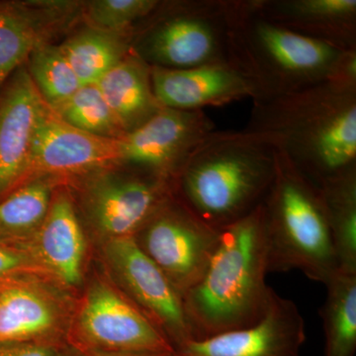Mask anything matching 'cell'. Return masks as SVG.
Returning a JSON list of instances; mask_svg holds the SVG:
<instances>
[{"label":"cell","instance_id":"cell-1","mask_svg":"<svg viewBox=\"0 0 356 356\" xmlns=\"http://www.w3.org/2000/svg\"><path fill=\"white\" fill-rule=\"evenodd\" d=\"M243 130L266 140L318 186L356 166V79L254 100Z\"/></svg>","mask_w":356,"mask_h":356},{"label":"cell","instance_id":"cell-2","mask_svg":"<svg viewBox=\"0 0 356 356\" xmlns=\"http://www.w3.org/2000/svg\"><path fill=\"white\" fill-rule=\"evenodd\" d=\"M268 248L261 204L221 229L216 252L201 280L184 296L192 341L257 324L274 290L266 282Z\"/></svg>","mask_w":356,"mask_h":356},{"label":"cell","instance_id":"cell-3","mask_svg":"<svg viewBox=\"0 0 356 356\" xmlns=\"http://www.w3.org/2000/svg\"><path fill=\"white\" fill-rule=\"evenodd\" d=\"M229 62L247 74L262 98L331 81L356 79V51L341 50L268 19L255 0H225Z\"/></svg>","mask_w":356,"mask_h":356},{"label":"cell","instance_id":"cell-4","mask_svg":"<svg viewBox=\"0 0 356 356\" xmlns=\"http://www.w3.org/2000/svg\"><path fill=\"white\" fill-rule=\"evenodd\" d=\"M275 166L276 149L259 136L213 131L185 161L173 191L204 222L221 231L261 205Z\"/></svg>","mask_w":356,"mask_h":356},{"label":"cell","instance_id":"cell-5","mask_svg":"<svg viewBox=\"0 0 356 356\" xmlns=\"http://www.w3.org/2000/svg\"><path fill=\"white\" fill-rule=\"evenodd\" d=\"M261 207L269 273L299 270L325 285L339 269L322 194L278 151Z\"/></svg>","mask_w":356,"mask_h":356},{"label":"cell","instance_id":"cell-6","mask_svg":"<svg viewBox=\"0 0 356 356\" xmlns=\"http://www.w3.org/2000/svg\"><path fill=\"white\" fill-rule=\"evenodd\" d=\"M140 23L144 27L134 32L132 49L151 67L185 70L229 60L225 0L159 1Z\"/></svg>","mask_w":356,"mask_h":356},{"label":"cell","instance_id":"cell-7","mask_svg":"<svg viewBox=\"0 0 356 356\" xmlns=\"http://www.w3.org/2000/svg\"><path fill=\"white\" fill-rule=\"evenodd\" d=\"M67 346L81 353L177 351L133 301L102 280L93 281L84 293Z\"/></svg>","mask_w":356,"mask_h":356},{"label":"cell","instance_id":"cell-8","mask_svg":"<svg viewBox=\"0 0 356 356\" xmlns=\"http://www.w3.org/2000/svg\"><path fill=\"white\" fill-rule=\"evenodd\" d=\"M134 236L184 299L209 266L221 231L204 222L173 193Z\"/></svg>","mask_w":356,"mask_h":356},{"label":"cell","instance_id":"cell-9","mask_svg":"<svg viewBox=\"0 0 356 356\" xmlns=\"http://www.w3.org/2000/svg\"><path fill=\"white\" fill-rule=\"evenodd\" d=\"M83 178L84 210L106 240L135 236L175 193L172 182L139 172L107 170Z\"/></svg>","mask_w":356,"mask_h":356},{"label":"cell","instance_id":"cell-10","mask_svg":"<svg viewBox=\"0 0 356 356\" xmlns=\"http://www.w3.org/2000/svg\"><path fill=\"white\" fill-rule=\"evenodd\" d=\"M121 165L119 139L99 137L72 127L44 102L23 184L38 177L57 180L86 177Z\"/></svg>","mask_w":356,"mask_h":356},{"label":"cell","instance_id":"cell-11","mask_svg":"<svg viewBox=\"0 0 356 356\" xmlns=\"http://www.w3.org/2000/svg\"><path fill=\"white\" fill-rule=\"evenodd\" d=\"M213 131L214 122L204 110L161 107L119 139L122 165L173 184L189 154Z\"/></svg>","mask_w":356,"mask_h":356},{"label":"cell","instance_id":"cell-12","mask_svg":"<svg viewBox=\"0 0 356 356\" xmlns=\"http://www.w3.org/2000/svg\"><path fill=\"white\" fill-rule=\"evenodd\" d=\"M105 257L126 296L165 334L175 350L192 341L184 300L135 236L105 241Z\"/></svg>","mask_w":356,"mask_h":356},{"label":"cell","instance_id":"cell-13","mask_svg":"<svg viewBox=\"0 0 356 356\" xmlns=\"http://www.w3.org/2000/svg\"><path fill=\"white\" fill-rule=\"evenodd\" d=\"M49 281L33 275L0 281V343L67 346L69 309Z\"/></svg>","mask_w":356,"mask_h":356},{"label":"cell","instance_id":"cell-14","mask_svg":"<svg viewBox=\"0 0 356 356\" xmlns=\"http://www.w3.org/2000/svg\"><path fill=\"white\" fill-rule=\"evenodd\" d=\"M305 341V321L298 307L274 291L268 310L257 324L188 341L177 353L180 356H300Z\"/></svg>","mask_w":356,"mask_h":356},{"label":"cell","instance_id":"cell-15","mask_svg":"<svg viewBox=\"0 0 356 356\" xmlns=\"http://www.w3.org/2000/svg\"><path fill=\"white\" fill-rule=\"evenodd\" d=\"M151 76L156 100L166 108L199 111L262 98L257 84L229 60L185 70L151 67Z\"/></svg>","mask_w":356,"mask_h":356},{"label":"cell","instance_id":"cell-16","mask_svg":"<svg viewBox=\"0 0 356 356\" xmlns=\"http://www.w3.org/2000/svg\"><path fill=\"white\" fill-rule=\"evenodd\" d=\"M43 103L26 64L0 88V200L24 182Z\"/></svg>","mask_w":356,"mask_h":356},{"label":"cell","instance_id":"cell-17","mask_svg":"<svg viewBox=\"0 0 356 356\" xmlns=\"http://www.w3.org/2000/svg\"><path fill=\"white\" fill-rule=\"evenodd\" d=\"M65 287L83 281L86 236L72 199L65 191L54 194L48 215L31 240L19 245Z\"/></svg>","mask_w":356,"mask_h":356},{"label":"cell","instance_id":"cell-18","mask_svg":"<svg viewBox=\"0 0 356 356\" xmlns=\"http://www.w3.org/2000/svg\"><path fill=\"white\" fill-rule=\"evenodd\" d=\"M76 6L65 1L0 3V88L37 47L50 43Z\"/></svg>","mask_w":356,"mask_h":356},{"label":"cell","instance_id":"cell-19","mask_svg":"<svg viewBox=\"0 0 356 356\" xmlns=\"http://www.w3.org/2000/svg\"><path fill=\"white\" fill-rule=\"evenodd\" d=\"M268 19L302 36L356 51V0H255Z\"/></svg>","mask_w":356,"mask_h":356},{"label":"cell","instance_id":"cell-20","mask_svg":"<svg viewBox=\"0 0 356 356\" xmlns=\"http://www.w3.org/2000/svg\"><path fill=\"white\" fill-rule=\"evenodd\" d=\"M125 133L161 108L154 93L151 67L132 51L96 83Z\"/></svg>","mask_w":356,"mask_h":356},{"label":"cell","instance_id":"cell-21","mask_svg":"<svg viewBox=\"0 0 356 356\" xmlns=\"http://www.w3.org/2000/svg\"><path fill=\"white\" fill-rule=\"evenodd\" d=\"M134 32L117 33L89 27L60 44L83 86L96 84L132 51Z\"/></svg>","mask_w":356,"mask_h":356},{"label":"cell","instance_id":"cell-22","mask_svg":"<svg viewBox=\"0 0 356 356\" xmlns=\"http://www.w3.org/2000/svg\"><path fill=\"white\" fill-rule=\"evenodd\" d=\"M337 269L356 273V166L318 185Z\"/></svg>","mask_w":356,"mask_h":356},{"label":"cell","instance_id":"cell-23","mask_svg":"<svg viewBox=\"0 0 356 356\" xmlns=\"http://www.w3.org/2000/svg\"><path fill=\"white\" fill-rule=\"evenodd\" d=\"M58 180L38 177L0 200V245L19 247L31 240L43 224Z\"/></svg>","mask_w":356,"mask_h":356},{"label":"cell","instance_id":"cell-24","mask_svg":"<svg viewBox=\"0 0 356 356\" xmlns=\"http://www.w3.org/2000/svg\"><path fill=\"white\" fill-rule=\"evenodd\" d=\"M325 286L327 294L320 310L324 356H355L356 273L337 270Z\"/></svg>","mask_w":356,"mask_h":356},{"label":"cell","instance_id":"cell-25","mask_svg":"<svg viewBox=\"0 0 356 356\" xmlns=\"http://www.w3.org/2000/svg\"><path fill=\"white\" fill-rule=\"evenodd\" d=\"M26 67L40 95L50 107L62 104L83 86L57 44L37 47Z\"/></svg>","mask_w":356,"mask_h":356},{"label":"cell","instance_id":"cell-26","mask_svg":"<svg viewBox=\"0 0 356 356\" xmlns=\"http://www.w3.org/2000/svg\"><path fill=\"white\" fill-rule=\"evenodd\" d=\"M51 108L65 123L83 132L109 139H121L126 134L96 84L81 86L69 99Z\"/></svg>","mask_w":356,"mask_h":356},{"label":"cell","instance_id":"cell-27","mask_svg":"<svg viewBox=\"0 0 356 356\" xmlns=\"http://www.w3.org/2000/svg\"><path fill=\"white\" fill-rule=\"evenodd\" d=\"M159 3L158 0H93L84 6L83 11L91 27L129 33L134 32Z\"/></svg>","mask_w":356,"mask_h":356},{"label":"cell","instance_id":"cell-28","mask_svg":"<svg viewBox=\"0 0 356 356\" xmlns=\"http://www.w3.org/2000/svg\"><path fill=\"white\" fill-rule=\"evenodd\" d=\"M27 275L54 281L43 267L24 250L0 245V281Z\"/></svg>","mask_w":356,"mask_h":356},{"label":"cell","instance_id":"cell-29","mask_svg":"<svg viewBox=\"0 0 356 356\" xmlns=\"http://www.w3.org/2000/svg\"><path fill=\"white\" fill-rule=\"evenodd\" d=\"M64 348L46 344L0 343V356H58Z\"/></svg>","mask_w":356,"mask_h":356},{"label":"cell","instance_id":"cell-30","mask_svg":"<svg viewBox=\"0 0 356 356\" xmlns=\"http://www.w3.org/2000/svg\"><path fill=\"white\" fill-rule=\"evenodd\" d=\"M83 356H180L177 351L172 353H151V351H119V353H81Z\"/></svg>","mask_w":356,"mask_h":356},{"label":"cell","instance_id":"cell-31","mask_svg":"<svg viewBox=\"0 0 356 356\" xmlns=\"http://www.w3.org/2000/svg\"><path fill=\"white\" fill-rule=\"evenodd\" d=\"M58 356H83V355L79 351L74 350V348L67 346V348L60 351V355Z\"/></svg>","mask_w":356,"mask_h":356}]
</instances>
